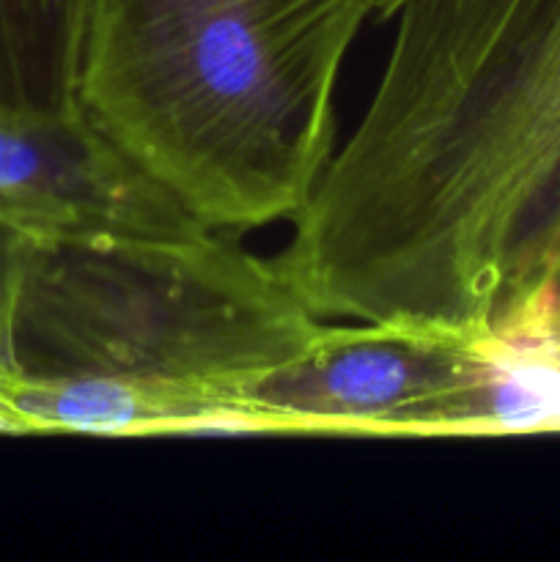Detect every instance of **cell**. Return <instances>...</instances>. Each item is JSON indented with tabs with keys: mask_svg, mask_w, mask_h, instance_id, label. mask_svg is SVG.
Wrapping results in <instances>:
<instances>
[{
	"mask_svg": "<svg viewBox=\"0 0 560 562\" xmlns=\"http://www.w3.org/2000/svg\"><path fill=\"white\" fill-rule=\"evenodd\" d=\"M275 261L322 318L500 335L560 261V0H406Z\"/></svg>",
	"mask_w": 560,
	"mask_h": 562,
	"instance_id": "cell-1",
	"label": "cell"
},
{
	"mask_svg": "<svg viewBox=\"0 0 560 562\" xmlns=\"http://www.w3.org/2000/svg\"><path fill=\"white\" fill-rule=\"evenodd\" d=\"M368 0H80L77 104L214 234L294 220Z\"/></svg>",
	"mask_w": 560,
	"mask_h": 562,
	"instance_id": "cell-2",
	"label": "cell"
},
{
	"mask_svg": "<svg viewBox=\"0 0 560 562\" xmlns=\"http://www.w3.org/2000/svg\"><path fill=\"white\" fill-rule=\"evenodd\" d=\"M324 329L275 258L225 234L33 239L14 349L27 376L157 395L168 434H250L245 384L305 355Z\"/></svg>",
	"mask_w": 560,
	"mask_h": 562,
	"instance_id": "cell-3",
	"label": "cell"
},
{
	"mask_svg": "<svg viewBox=\"0 0 560 562\" xmlns=\"http://www.w3.org/2000/svg\"><path fill=\"white\" fill-rule=\"evenodd\" d=\"M250 434H560V349L492 333L327 324L289 366L245 384Z\"/></svg>",
	"mask_w": 560,
	"mask_h": 562,
	"instance_id": "cell-4",
	"label": "cell"
},
{
	"mask_svg": "<svg viewBox=\"0 0 560 562\" xmlns=\"http://www.w3.org/2000/svg\"><path fill=\"white\" fill-rule=\"evenodd\" d=\"M0 225L36 241L212 234L143 173L80 104L0 113Z\"/></svg>",
	"mask_w": 560,
	"mask_h": 562,
	"instance_id": "cell-5",
	"label": "cell"
},
{
	"mask_svg": "<svg viewBox=\"0 0 560 562\" xmlns=\"http://www.w3.org/2000/svg\"><path fill=\"white\" fill-rule=\"evenodd\" d=\"M80 0H0V113L77 104Z\"/></svg>",
	"mask_w": 560,
	"mask_h": 562,
	"instance_id": "cell-6",
	"label": "cell"
},
{
	"mask_svg": "<svg viewBox=\"0 0 560 562\" xmlns=\"http://www.w3.org/2000/svg\"><path fill=\"white\" fill-rule=\"evenodd\" d=\"M31 245V236L0 225V390L11 376L20 373L14 349V322L22 272H25ZM0 434H5L3 423H0Z\"/></svg>",
	"mask_w": 560,
	"mask_h": 562,
	"instance_id": "cell-7",
	"label": "cell"
},
{
	"mask_svg": "<svg viewBox=\"0 0 560 562\" xmlns=\"http://www.w3.org/2000/svg\"><path fill=\"white\" fill-rule=\"evenodd\" d=\"M497 338L522 346H552L560 349V261L549 269L530 300L500 329Z\"/></svg>",
	"mask_w": 560,
	"mask_h": 562,
	"instance_id": "cell-8",
	"label": "cell"
},
{
	"mask_svg": "<svg viewBox=\"0 0 560 562\" xmlns=\"http://www.w3.org/2000/svg\"><path fill=\"white\" fill-rule=\"evenodd\" d=\"M368 3H371V14L377 16V20H390L406 0H368Z\"/></svg>",
	"mask_w": 560,
	"mask_h": 562,
	"instance_id": "cell-9",
	"label": "cell"
}]
</instances>
